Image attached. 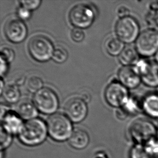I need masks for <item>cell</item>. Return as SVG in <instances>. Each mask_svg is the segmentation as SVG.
Listing matches in <instances>:
<instances>
[{"label":"cell","instance_id":"6da1fadb","mask_svg":"<svg viewBox=\"0 0 158 158\" xmlns=\"http://www.w3.org/2000/svg\"><path fill=\"white\" fill-rule=\"evenodd\" d=\"M48 133L47 125L42 120L36 118L24 123L19 137L22 143L29 146H34L43 143Z\"/></svg>","mask_w":158,"mask_h":158},{"label":"cell","instance_id":"7a4b0ae2","mask_svg":"<svg viewBox=\"0 0 158 158\" xmlns=\"http://www.w3.org/2000/svg\"><path fill=\"white\" fill-rule=\"evenodd\" d=\"M47 125L48 134L55 141H64L69 139L73 131L71 121L61 113L50 115Z\"/></svg>","mask_w":158,"mask_h":158},{"label":"cell","instance_id":"3957f363","mask_svg":"<svg viewBox=\"0 0 158 158\" xmlns=\"http://www.w3.org/2000/svg\"><path fill=\"white\" fill-rule=\"evenodd\" d=\"M115 34L124 44L135 43L140 32L139 22L131 16L120 18L115 26Z\"/></svg>","mask_w":158,"mask_h":158},{"label":"cell","instance_id":"277c9868","mask_svg":"<svg viewBox=\"0 0 158 158\" xmlns=\"http://www.w3.org/2000/svg\"><path fill=\"white\" fill-rule=\"evenodd\" d=\"M28 49L31 56L40 62L48 61L55 49L52 41L43 35L32 37L28 43Z\"/></svg>","mask_w":158,"mask_h":158},{"label":"cell","instance_id":"5b68a950","mask_svg":"<svg viewBox=\"0 0 158 158\" xmlns=\"http://www.w3.org/2000/svg\"><path fill=\"white\" fill-rule=\"evenodd\" d=\"M135 47L143 58L155 56L158 51V31L152 29L143 30L135 41Z\"/></svg>","mask_w":158,"mask_h":158},{"label":"cell","instance_id":"8992f818","mask_svg":"<svg viewBox=\"0 0 158 158\" xmlns=\"http://www.w3.org/2000/svg\"><path fill=\"white\" fill-rule=\"evenodd\" d=\"M33 103L38 111L45 114H55L59 106V101L55 92L50 88L44 87L35 93Z\"/></svg>","mask_w":158,"mask_h":158},{"label":"cell","instance_id":"52a82bcc","mask_svg":"<svg viewBox=\"0 0 158 158\" xmlns=\"http://www.w3.org/2000/svg\"><path fill=\"white\" fill-rule=\"evenodd\" d=\"M96 14L92 6L88 4H78L71 9L69 19L75 28L86 29L90 27L94 22Z\"/></svg>","mask_w":158,"mask_h":158},{"label":"cell","instance_id":"ba28073f","mask_svg":"<svg viewBox=\"0 0 158 158\" xmlns=\"http://www.w3.org/2000/svg\"><path fill=\"white\" fill-rule=\"evenodd\" d=\"M156 131L154 125L148 120L137 119L133 122L130 128L132 139L137 144L143 145L150 139L154 138Z\"/></svg>","mask_w":158,"mask_h":158},{"label":"cell","instance_id":"9c48e42d","mask_svg":"<svg viewBox=\"0 0 158 158\" xmlns=\"http://www.w3.org/2000/svg\"><path fill=\"white\" fill-rule=\"evenodd\" d=\"M130 96L128 89L119 81L111 82L104 92V97L107 104L116 108L123 106Z\"/></svg>","mask_w":158,"mask_h":158},{"label":"cell","instance_id":"30bf717a","mask_svg":"<svg viewBox=\"0 0 158 158\" xmlns=\"http://www.w3.org/2000/svg\"><path fill=\"white\" fill-rule=\"evenodd\" d=\"M4 32L9 41L14 43H19L26 39L28 29L26 24L19 19H11L4 26Z\"/></svg>","mask_w":158,"mask_h":158},{"label":"cell","instance_id":"8fae6325","mask_svg":"<svg viewBox=\"0 0 158 158\" xmlns=\"http://www.w3.org/2000/svg\"><path fill=\"white\" fill-rule=\"evenodd\" d=\"M64 113L71 122L79 123L86 117L88 106L86 103L81 98L71 99L64 106Z\"/></svg>","mask_w":158,"mask_h":158},{"label":"cell","instance_id":"7c38bea8","mask_svg":"<svg viewBox=\"0 0 158 158\" xmlns=\"http://www.w3.org/2000/svg\"><path fill=\"white\" fill-rule=\"evenodd\" d=\"M24 125L23 119L15 111H5L1 117V127L11 135H19Z\"/></svg>","mask_w":158,"mask_h":158},{"label":"cell","instance_id":"4fadbf2b","mask_svg":"<svg viewBox=\"0 0 158 158\" xmlns=\"http://www.w3.org/2000/svg\"><path fill=\"white\" fill-rule=\"evenodd\" d=\"M118 77L120 83L130 90L139 87L142 82L141 77L135 71L133 66H122L118 71Z\"/></svg>","mask_w":158,"mask_h":158},{"label":"cell","instance_id":"5bb4252c","mask_svg":"<svg viewBox=\"0 0 158 158\" xmlns=\"http://www.w3.org/2000/svg\"><path fill=\"white\" fill-rule=\"evenodd\" d=\"M15 112L23 120H30L36 118L38 110L34 103L29 100L20 102L16 107Z\"/></svg>","mask_w":158,"mask_h":158},{"label":"cell","instance_id":"9a60e30c","mask_svg":"<svg viewBox=\"0 0 158 158\" xmlns=\"http://www.w3.org/2000/svg\"><path fill=\"white\" fill-rule=\"evenodd\" d=\"M89 141L90 138L88 133L79 128L75 129L69 139V143L71 146L77 150H82L86 148Z\"/></svg>","mask_w":158,"mask_h":158},{"label":"cell","instance_id":"2e32d148","mask_svg":"<svg viewBox=\"0 0 158 158\" xmlns=\"http://www.w3.org/2000/svg\"><path fill=\"white\" fill-rule=\"evenodd\" d=\"M140 56L135 47L127 45L118 56V60L123 66H133L140 60Z\"/></svg>","mask_w":158,"mask_h":158},{"label":"cell","instance_id":"e0dca14e","mask_svg":"<svg viewBox=\"0 0 158 158\" xmlns=\"http://www.w3.org/2000/svg\"><path fill=\"white\" fill-rule=\"evenodd\" d=\"M143 111L153 118H158V94H148L142 99Z\"/></svg>","mask_w":158,"mask_h":158},{"label":"cell","instance_id":"ac0fdd59","mask_svg":"<svg viewBox=\"0 0 158 158\" xmlns=\"http://www.w3.org/2000/svg\"><path fill=\"white\" fill-rule=\"evenodd\" d=\"M141 81L146 86L157 88L158 86V64L151 61L145 73L141 77Z\"/></svg>","mask_w":158,"mask_h":158},{"label":"cell","instance_id":"d6986e66","mask_svg":"<svg viewBox=\"0 0 158 158\" xmlns=\"http://www.w3.org/2000/svg\"><path fill=\"white\" fill-rule=\"evenodd\" d=\"M121 108L127 114L135 115L143 111L142 100L140 101L137 97L130 95L125 104Z\"/></svg>","mask_w":158,"mask_h":158},{"label":"cell","instance_id":"ffe728a7","mask_svg":"<svg viewBox=\"0 0 158 158\" xmlns=\"http://www.w3.org/2000/svg\"><path fill=\"white\" fill-rule=\"evenodd\" d=\"M1 95L7 103L14 104L19 101L21 94L17 85L12 84L5 86Z\"/></svg>","mask_w":158,"mask_h":158},{"label":"cell","instance_id":"44dd1931","mask_svg":"<svg viewBox=\"0 0 158 158\" xmlns=\"http://www.w3.org/2000/svg\"><path fill=\"white\" fill-rule=\"evenodd\" d=\"M107 52L111 56L119 55L125 48V44L117 37H112L108 39L105 43Z\"/></svg>","mask_w":158,"mask_h":158},{"label":"cell","instance_id":"7402d4cb","mask_svg":"<svg viewBox=\"0 0 158 158\" xmlns=\"http://www.w3.org/2000/svg\"><path fill=\"white\" fill-rule=\"evenodd\" d=\"M26 86L29 91L36 93L43 88V81L40 77L31 76L27 79Z\"/></svg>","mask_w":158,"mask_h":158},{"label":"cell","instance_id":"603a6c76","mask_svg":"<svg viewBox=\"0 0 158 158\" xmlns=\"http://www.w3.org/2000/svg\"><path fill=\"white\" fill-rule=\"evenodd\" d=\"M68 58V53L65 49L62 47H57L53 51L52 58L58 63H63L65 62Z\"/></svg>","mask_w":158,"mask_h":158},{"label":"cell","instance_id":"cb8c5ba5","mask_svg":"<svg viewBox=\"0 0 158 158\" xmlns=\"http://www.w3.org/2000/svg\"><path fill=\"white\" fill-rule=\"evenodd\" d=\"M143 146L150 158H153L158 156V139H154V138L150 139L144 143Z\"/></svg>","mask_w":158,"mask_h":158},{"label":"cell","instance_id":"d4e9b609","mask_svg":"<svg viewBox=\"0 0 158 158\" xmlns=\"http://www.w3.org/2000/svg\"><path fill=\"white\" fill-rule=\"evenodd\" d=\"M151 60H148L145 58H140L137 63L133 66L135 71L140 76H143L150 66Z\"/></svg>","mask_w":158,"mask_h":158},{"label":"cell","instance_id":"484cf974","mask_svg":"<svg viewBox=\"0 0 158 158\" xmlns=\"http://www.w3.org/2000/svg\"><path fill=\"white\" fill-rule=\"evenodd\" d=\"M131 158H151L146 151L144 146L136 144L131 151Z\"/></svg>","mask_w":158,"mask_h":158},{"label":"cell","instance_id":"4316f807","mask_svg":"<svg viewBox=\"0 0 158 158\" xmlns=\"http://www.w3.org/2000/svg\"><path fill=\"white\" fill-rule=\"evenodd\" d=\"M13 141L12 135H11L1 127V151L8 148Z\"/></svg>","mask_w":158,"mask_h":158},{"label":"cell","instance_id":"83f0119b","mask_svg":"<svg viewBox=\"0 0 158 158\" xmlns=\"http://www.w3.org/2000/svg\"><path fill=\"white\" fill-rule=\"evenodd\" d=\"M42 1L41 0H32V1H26L21 0L19 3L20 6H23L30 11L36 9L39 7Z\"/></svg>","mask_w":158,"mask_h":158},{"label":"cell","instance_id":"f1b7e54d","mask_svg":"<svg viewBox=\"0 0 158 158\" xmlns=\"http://www.w3.org/2000/svg\"><path fill=\"white\" fill-rule=\"evenodd\" d=\"M1 57L3 58L8 63H10L14 59L15 52L10 48H3L1 51Z\"/></svg>","mask_w":158,"mask_h":158},{"label":"cell","instance_id":"f546056e","mask_svg":"<svg viewBox=\"0 0 158 158\" xmlns=\"http://www.w3.org/2000/svg\"><path fill=\"white\" fill-rule=\"evenodd\" d=\"M71 36L73 41L76 42H81L83 41L85 37V34L81 29L75 28L71 31Z\"/></svg>","mask_w":158,"mask_h":158},{"label":"cell","instance_id":"4dcf8cb0","mask_svg":"<svg viewBox=\"0 0 158 158\" xmlns=\"http://www.w3.org/2000/svg\"><path fill=\"white\" fill-rule=\"evenodd\" d=\"M17 14L19 19L23 20H27L31 17V11L27 9L24 8L23 6H19L17 9Z\"/></svg>","mask_w":158,"mask_h":158},{"label":"cell","instance_id":"1f68e13d","mask_svg":"<svg viewBox=\"0 0 158 158\" xmlns=\"http://www.w3.org/2000/svg\"><path fill=\"white\" fill-rule=\"evenodd\" d=\"M0 61H1V77L6 75L9 68V63L6 60H4L3 58L0 57Z\"/></svg>","mask_w":158,"mask_h":158},{"label":"cell","instance_id":"d6a6232c","mask_svg":"<svg viewBox=\"0 0 158 158\" xmlns=\"http://www.w3.org/2000/svg\"><path fill=\"white\" fill-rule=\"evenodd\" d=\"M129 13H130V10L125 6L120 7L117 11L118 15L120 18L130 16Z\"/></svg>","mask_w":158,"mask_h":158},{"label":"cell","instance_id":"836d02e7","mask_svg":"<svg viewBox=\"0 0 158 158\" xmlns=\"http://www.w3.org/2000/svg\"><path fill=\"white\" fill-rule=\"evenodd\" d=\"M81 98L86 103H88L90 100V94H86V93L83 94H82Z\"/></svg>","mask_w":158,"mask_h":158},{"label":"cell","instance_id":"e575fe53","mask_svg":"<svg viewBox=\"0 0 158 158\" xmlns=\"http://www.w3.org/2000/svg\"><path fill=\"white\" fill-rule=\"evenodd\" d=\"M0 86H1V87H0V94H2V92H3V91L4 90V88H5V86H4V82H3V79H2V77H1V81H0Z\"/></svg>","mask_w":158,"mask_h":158},{"label":"cell","instance_id":"d590c367","mask_svg":"<svg viewBox=\"0 0 158 158\" xmlns=\"http://www.w3.org/2000/svg\"><path fill=\"white\" fill-rule=\"evenodd\" d=\"M154 57H155V60H156V62L158 64V51L157 52H156V54L154 56Z\"/></svg>","mask_w":158,"mask_h":158},{"label":"cell","instance_id":"8d00e7d4","mask_svg":"<svg viewBox=\"0 0 158 158\" xmlns=\"http://www.w3.org/2000/svg\"><path fill=\"white\" fill-rule=\"evenodd\" d=\"M156 94H158V86L156 88Z\"/></svg>","mask_w":158,"mask_h":158},{"label":"cell","instance_id":"74e56055","mask_svg":"<svg viewBox=\"0 0 158 158\" xmlns=\"http://www.w3.org/2000/svg\"><path fill=\"white\" fill-rule=\"evenodd\" d=\"M156 137H157V139H158V130L156 131Z\"/></svg>","mask_w":158,"mask_h":158},{"label":"cell","instance_id":"f35d334b","mask_svg":"<svg viewBox=\"0 0 158 158\" xmlns=\"http://www.w3.org/2000/svg\"><path fill=\"white\" fill-rule=\"evenodd\" d=\"M158 158V156H155V157H153V158Z\"/></svg>","mask_w":158,"mask_h":158}]
</instances>
